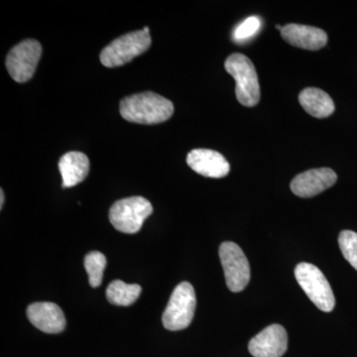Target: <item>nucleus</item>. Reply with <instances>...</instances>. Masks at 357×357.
<instances>
[{
	"label": "nucleus",
	"mask_w": 357,
	"mask_h": 357,
	"mask_svg": "<svg viewBox=\"0 0 357 357\" xmlns=\"http://www.w3.org/2000/svg\"><path fill=\"white\" fill-rule=\"evenodd\" d=\"M143 30H144V31L146 33H149V28H148V27H144V29H143Z\"/></svg>",
	"instance_id": "412c9836"
},
{
	"label": "nucleus",
	"mask_w": 357,
	"mask_h": 357,
	"mask_svg": "<svg viewBox=\"0 0 357 357\" xmlns=\"http://www.w3.org/2000/svg\"><path fill=\"white\" fill-rule=\"evenodd\" d=\"M288 349V335L281 325H271L251 338L248 351L255 357H281Z\"/></svg>",
	"instance_id": "1a4fd4ad"
},
{
	"label": "nucleus",
	"mask_w": 357,
	"mask_h": 357,
	"mask_svg": "<svg viewBox=\"0 0 357 357\" xmlns=\"http://www.w3.org/2000/svg\"><path fill=\"white\" fill-rule=\"evenodd\" d=\"M225 68L236 79L237 100L244 107H255L260 100V86L251 60L243 54H232L225 60Z\"/></svg>",
	"instance_id": "f03ea898"
},
{
	"label": "nucleus",
	"mask_w": 357,
	"mask_h": 357,
	"mask_svg": "<svg viewBox=\"0 0 357 357\" xmlns=\"http://www.w3.org/2000/svg\"><path fill=\"white\" fill-rule=\"evenodd\" d=\"M42 56L37 40L27 39L14 46L6 57V68L14 81L23 84L34 76Z\"/></svg>",
	"instance_id": "6e6552de"
},
{
	"label": "nucleus",
	"mask_w": 357,
	"mask_h": 357,
	"mask_svg": "<svg viewBox=\"0 0 357 357\" xmlns=\"http://www.w3.org/2000/svg\"><path fill=\"white\" fill-rule=\"evenodd\" d=\"M340 250L347 261L357 270V234L351 230H342L338 236Z\"/></svg>",
	"instance_id": "a211bd4d"
},
{
	"label": "nucleus",
	"mask_w": 357,
	"mask_h": 357,
	"mask_svg": "<svg viewBox=\"0 0 357 357\" xmlns=\"http://www.w3.org/2000/svg\"><path fill=\"white\" fill-rule=\"evenodd\" d=\"M281 36L287 43L305 50H319L328 43L326 33L312 26L288 24L282 28Z\"/></svg>",
	"instance_id": "ddd939ff"
},
{
	"label": "nucleus",
	"mask_w": 357,
	"mask_h": 357,
	"mask_svg": "<svg viewBox=\"0 0 357 357\" xmlns=\"http://www.w3.org/2000/svg\"><path fill=\"white\" fill-rule=\"evenodd\" d=\"M299 102L307 114L316 119H326L335 112V102L326 91L317 88L303 89Z\"/></svg>",
	"instance_id": "2eb2a0df"
},
{
	"label": "nucleus",
	"mask_w": 357,
	"mask_h": 357,
	"mask_svg": "<svg viewBox=\"0 0 357 357\" xmlns=\"http://www.w3.org/2000/svg\"><path fill=\"white\" fill-rule=\"evenodd\" d=\"M295 277L301 288L321 311H333L335 306V295L325 275L318 267L311 263H300L295 268Z\"/></svg>",
	"instance_id": "423d86ee"
},
{
	"label": "nucleus",
	"mask_w": 357,
	"mask_h": 357,
	"mask_svg": "<svg viewBox=\"0 0 357 357\" xmlns=\"http://www.w3.org/2000/svg\"><path fill=\"white\" fill-rule=\"evenodd\" d=\"M153 211V206L143 197L119 199L109 210V220L115 229L123 234L139 231L143 222Z\"/></svg>",
	"instance_id": "39448f33"
},
{
	"label": "nucleus",
	"mask_w": 357,
	"mask_h": 357,
	"mask_svg": "<svg viewBox=\"0 0 357 357\" xmlns=\"http://www.w3.org/2000/svg\"><path fill=\"white\" fill-rule=\"evenodd\" d=\"M107 267V258L98 251H91L84 257V268L89 276V285L98 288L102 285L103 271Z\"/></svg>",
	"instance_id": "f3484780"
},
{
	"label": "nucleus",
	"mask_w": 357,
	"mask_h": 357,
	"mask_svg": "<svg viewBox=\"0 0 357 357\" xmlns=\"http://www.w3.org/2000/svg\"><path fill=\"white\" fill-rule=\"evenodd\" d=\"M27 318L35 328L46 333H60L65 330L64 312L51 302L34 303L27 307Z\"/></svg>",
	"instance_id": "f8f14e48"
},
{
	"label": "nucleus",
	"mask_w": 357,
	"mask_h": 357,
	"mask_svg": "<svg viewBox=\"0 0 357 357\" xmlns=\"http://www.w3.org/2000/svg\"><path fill=\"white\" fill-rule=\"evenodd\" d=\"M119 112L126 121L152 126L171 119L174 114V105L158 93L144 91L124 98L121 102Z\"/></svg>",
	"instance_id": "f257e3e1"
},
{
	"label": "nucleus",
	"mask_w": 357,
	"mask_h": 357,
	"mask_svg": "<svg viewBox=\"0 0 357 357\" xmlns=\"http://www.w3.org/2000/svg\"><path fill=\"white\" fill-rule=\"evenodd\" d=\"M188 165L206 178H220L229 175L230 166L222 154L211 149H194L188 154Z\"/></svg>",
	"instance_id": "9b49d317"
},
{
	"label": "nucleus",
	"mask_w": 357,
	"mask_h": 357,
	"mask_svg": "<svg viewBox=\"0 0 357 357\" xmlns=\"http://www.w3.org/2000/svg\"><path fill=\"white\" fill-rule=\"evenodd\" d=\"M142 288L138 284H126L115 280L107 289V298L109 303L116 306L128 307L139 298Z\"/></svg>",
	"instance_id": "dca6fc26"
},
{
	"label": "nucleus",
	"mask_w": 357,
	"mask_h": 357,
	"mask_svg": "<svg viewBox=\"0 0 357 357\" xmlns=\"http://www.w3.org/2000/svg\"><path fill=\"white\" fill-rule=\"evenodd\" d=\"M337 180V174L332 169H312L296 176L291 182V190L300 198H312L330 189Z\"/></svg>",
	"instance_id": "9d476101"
},
{
	"label": "nucleus",
	"mask_w": 357,
	"mask_h": 357,
	"mask_svg": "<svg viewBox=\"0 0 357 357\" xmlns=\"http://www.w3.org/2000/svg\"><path fill=\"white\" fill-rule=\"evenodd\" d=\"M261 27V20L257 16H251L237 26L234 32V40L237 43L246 41L255 36Z\"/></svg>",
	"instance_id": "6ab92c4d"
},
{
	"label": "nucleus",
	"mask_w": 357,
	"mask_h": 357,
	"mask_svg": "<svg viewBox=\"0 0 357 357\" xmlns=\"http://www.w3.org/2000/svg\"><path fill=\"white\" fill-rule=\"evenodd\" d=\"M59 170L62 175V187L72 188L83 182L89 172V160L82 152H68L59 161Z\"/></svg>",
	"instance_id": "4468645a"
},
{
	"label": "nucleus",
	"mask_w": 357,
	"mask_h": 357,
	"mask_svg": "<svg viewBox=\"0 0 357 357\" xmlns=\"http://www.w3.org/2000/svg\"><path fill=\"white\" fill-rule=\"evenodd\" d=\"M218 255L227 287L231 292H241L250 281V266L243 249L236 243L227 241L220 245Z\"/></svg>",
	"instance_id": "0eeeda50"
},
{
	"label": "nucleus",
	"mask_w": 357,
	"mask_h": 357,
	"mask_svg": "<svg viewBox=\"0 0 357 357\" xmlns=\"http://www.w3.org/2000/svg\"><path fill=\"white\" fill-rule=\"evenodd\" d=\"M151 42L149 33L143 29L122 35L103 49L100 62L107 68L121 67L145 53Z\"/></svg>",
	"instance_id": "7ed1b4c3"
},
{
	"label": "nucleus",
	"mask_w": 357,
	"mask_h": 357,
	"mask_svg": "<svg viewBox=\"0 0 357 357\" xmlns=\"http://www.w3.org/2000/svg\"><path fill=\"white\" fill-rule=\"evenodd\" d=\"M195 289L189 282H182L173 291L162 316L164 328L172 332L182 331L191 325L196 311Z\"/></svg>",
	"instance_id": "20e7f679"
},
{
	"label": "nucleus",
	"mask_w": 357,
	"mask_h": 357,
	"mask_svg": "<svg viewBox=\"0 0 357 357\" xmlns=\"http://www.w3.org/2000/svg\"><path fill=\"white\" fill-rule=\"evenodd\" d=\"M0 199H1V201H0V208H3V204H4V199H6V198H4V192H3V190H0Z\"/></svg>",
	"instance_id": "aec40b11"
}]
</instances>
